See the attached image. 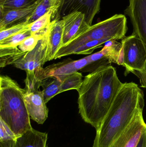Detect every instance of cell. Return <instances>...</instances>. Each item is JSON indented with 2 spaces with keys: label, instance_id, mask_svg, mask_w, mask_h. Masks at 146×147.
<instances>
[{
  "label": "cell",
  "instance_id": "11",
  "mask_svg": "<svg viewBox=\"0 0 146 147\" xmlns=\"http://www.w3.org/2000/svg\"><path fill=\"white\" fill-rule=\"evenodd\" d=\"M86 57L77 60L67 59L57 63L53 64L43 68L39 76L40 83L50 77H55L61 81L67 75L77 72L88 65Z\"/></svg>",
  "mask_w": 146,
  "mask_h": 147
},
{
  "label": "cell",
  "instance_id": "14",
  "mask_svg": "<svg viewBox=\"0 0 146 147\" xmlns=\"http://www.w3.org/2000/svg\"><path fill=\"white\" fill-rule=\"evenodd\" d=\"M42 0H39L28 7L0 12V31L24 22L30 17Z\"/></svg>",
  "mask_w": 146,
  "mask_h": 147
},
{
  "label": "cell",
  "instance_id": "16",
  "mask_svg": "<svg viewBox=\"0 0 146 147\" xmlns=\"http://www.w3.org/2000/svg\"><path fill=\"white\" fill-rule=\"evenodd\" d=\"M47 139V133L32 128L16 138L14 147H46Z\"/></svg>",
  "mask_w": 146,
  "mask_h": 147
},
{
  "label": "cell",
  "instance_id": "26",
  "mask_svg": "<svg viewBox=\"0 0 146 147\" xmlns=\"http://www.w3.org/2000/svg\"><path fill=\"white\" fill-rule=\"evenodd\" d=\"M105 42L99 40H94L87 42L75 49L72 54H88L91 53L95 49L102 47Z\"/></svg>",
  "mask_w": 146,
  "mask_h": 147
},
{
  "label": "cell",
  "instance_id": "5",
  "mask_svg": "<svg viewBox=\"0 0 146 147\" xmlns=\"http://www.w3.org/2000/svg\"><path fill=\"white\" fill-rule=\"evenodd\" d=\"M121 43L118 65L125 68V76L133 74L139 78L141 86L146 88V51L144 44L133 34L125 37Z\"/></svg>",
  "mask_w": 146,
  "mask_h": 147
},
{
  "label": "cell",
  "instance_id": "8",
  "mask_svg": "<svg viewBox=\"0 0 146 147\" xmlns=\"http://www.w3.org/2000/svg\"><path fill=\"white\" fill-rule=\"evenodd\" d=\"M103 49L96 53L86 57L88 65L81 70L83 72H93L101 66L111 65L112 63L118 64L122 49L121 43L111 40L105 44Z\"/></svg>",
  "mask_w": 146,
  "mask_h": 147
},
{
  "label": "cell",
  "instance_id": "29",
  "mask_svg": "<svg viewBox=\"0 0 146 147\" xmlns=\"http://www.w3.org/2000/svg\"><path fill=\"white\" fill-rule=\"evenodd\" d=\"M15 140L0 142V147H14Z\"/></svg>",
  "mask_w": 146,
  "mask_h": 147
},
{
  "label": "cell",
  "instance_id": "23",
  "mask_svg": "<svg viewBox=\"0 0 146 147\" xmlns=\"http://www.w3.org/2000/svg\"><path fill=\"white\" fill-rule=\"evenodd\" d=\"M51 10H49L37 20L29 24V29L32 34L38 32L49 27L51 22Z\"/></svg>",
  "mask_w": 146,
  "mask_h": 147
},
{
  "label": "cell",
  "instance_id": "3",
  "mask_svg": "<svg viewBox=\"0 0 146 147\" xmlns=\"http://www.w3.org/2000/svg\"><path fill=\"white\" fill-rule=\"evenodd\" d=\"M26 90L7 75L0 77V119L17 137L32 128L25 102Z\"/></svg>",
  "mask_w": 146,
  "mask_h": 147
},
{
  "label": "cell",
  "instance_id": "1",
  "mask_svg": "<svg viewBox=\"0 0 146 147\" xmlns=\"http://www.w3.org/2000/svg\"><path fill=\"white\" fill-rule=\"evenodd\" d=\"M123 84L111 65L101 66L86 76L78 90L83 120L98 129Z\"/></svg>",
  "mask_w": 146,
  "mask_h": 147
},
{
  "label": "cell",
  "instance_id": "4",
  "mask_svg": "<svg viewBox=\"0 0 146 147\" xmlns=\"http://www.w3.org/2000/svg\"><path fill=\"white\" fill-rule=\"evenodd\" d=\"M127 20L123 14H115L109 19L92 25L77 38L61 47L54 59L72 55L74 50L81 46L94 40L103 41L122 40L127 31Z\"/></svg>",
  "mask_w": 146,
  "mask_h": 147
},
{
  "label": "cell",
  "instance_id": "2",
  "mask_svg": "<svg viewBox=\"0 0 146 147\" xmlns=\"http://www.w3.org/2000/svg\"><path fill=\"white\" fill-rule=\"evenodd\" d=\"M143 90L134 82L123 83L109 112L97 129L93 147H110L136 112L144 109Z\"/></svg>",
  "mask_w": 146,
  "mask_h": 147
},
{
  "label": "cell",
  "instance_id": "28",
  "mask_svg": "<svg viewBox=\"0 0 146 147\" xmlns=\"http://www.w3.org/2000/svg\"><path fill=\"white\" fill-rule=\"evenodd\" d=\"M136 147H146V129L142 134Z\"/></svg>",
  "mask_w": 146,
  "mask_h": 147
},
{
  "label": "cell",
  "instance_id": "13",
  "mask_svg": "<svg viewBox=\"0 0 146 147\" xmlns=\"http://www.w3.org/2000/svg\"><path fill=\"white\" fill-rule=\"evenodd\" d=\"M62 19L64 22V32L61 47L77 38L91 26L86 22L85 15L81 12L71 13Z\"/></svg>",
  "mask_w": 146,
  "mask_h": 147
},
{
  "label": "cell",
  "instance_id": "25",
  "mask_svg": "<svg viewBox=\"0 0 146 147\" xmlns=\"http://www.w3.org/2000/svg\"><path fill=\"white\" fill-rule=\"evenodd\" d=\"M28 28H29V23L26 22L7 29L1 30L0 31V41L4 40L9 37L23 32Z\"/></svg>",
  "mask_w": 146,
  "mask_h": 147
},
{
  "label": "cell",
  "instance_id": "30",
  "mask_svg": "<svg viewBox=\"0 0 146 147\" xmlns=\"http://www.w3.org/2000/svg\"><path fill=\"white\" fill-rule=\"evenodd\" d=\"M50 1H52V2H53V3H54V4H55V2L56 0H50Z\"/></svg>",
  "mask_w": 146,
  "mask_h": 147
},
{
  "label": "cell",
  "instance_id": "9",
  "mask_svg": "<svg viewBox=\"0 0 146 147\" xmlns=\"http://www.w3.org/2000/svg\"><path fill=\"white\" fill-rule=\"evenodd\" d=\"M143 111L142 109L136 112L127 128L110 147H136L142 134L146 129Z\"/></svg>",
  "mask_w": 146,
  "mask_h": 147
},
{
  "label": "cell",
  "instance_id": "22",
  "mask_svg": "<svg viewBox=\"0 0 146 147\" xmlns=\"http://www.w3.org/2000/svg\"><path fill=\"white\" fill-rule=\"evenodd\" d=\"M39 0H5L0 4V12L31 7Z\"/></svg>",
  "mask_w": 146,
  "mask_h": 147
},
{
  "label": "cell",
  "instance_id": "17",
  "mask_svg": "<svg viewBox=\"0 0 146 147\" xmlns=\"http://www.w3.org/2000/svg\"><path fill=\"white\" fill-rule=\"evenodd\" d=\"M61 81L55 77H50L42 80L40 86L43 87V96L46 103L57 94L61 93Z\"/></svg>",
  "mask_w": 146,
  "mask_h": 147
},
{
  "label": "cell",
  "instance_id": "20",
  "mask_svg": "<svg viewBox=\"0 0 146 147\" xmlns=\"http://www.w3.org/2000/svg\"><path fill=\"white\" fill-rule=\"evenodd\" d=\"M49 27L39 32L32 34L31 36L27 38L18 46L19 49L24 52L32 51L37 45L38 41L48 33Z\"/></svg>",
  "mask_w": 146,
  "mask_h": 147
},
{
  "label": "cell",
  "instance_id": "7",
  "mask_svg": "<svg viewBox=\"0 0 146 147\" xmlns=\"http://www.w3.org/2000/svg\"><path fill=\"white\" fill-rule=\"evenodd\" d=\"M101 0H56L51 9V21L62 20L75 12L85 15L87 23L91 26L93 21L100 8Z\"/></svg>",
  "mask_w": 146,
  "mask_h": 147
},
{
  "label": "cell",
  "instance_id": "12",
  "mask_svg": "<svg viewBox=\"0 0 146 147\" xmlns=\"http://www.w3.org/2000/svg\"><path fill=\"white\" fill-rule=\"evenodd\" d=\"M25 90L24 98L30 118L38 124H43L48 118L49 109L42 91L38 89Z\"/></svg>",
  "mask_w": 146,
  "mask_h": 147
},
{
  "label": "cell",
  "instance_id": "27",
  "mask_svg": "<svg viewBox=\"0 0 146 147\" xmlns=\"http://www.w3.org/2000/svg\"><path fill=\"white\" fill-rule=\"evenodd\" d=\"M0 123V142L16 140L17 136L9 126L1 119Z\"/></svg>",
  "mask_w": 146,
  "mask_h": 147
},
{
  "label": "cell",
  "instance_id": "10",
  "mask_svg": "<svg viewBox=\"0 0 146 147\" xmlns=\"http://www.w3.org/2000/svg\"><path fill=\"white\" fill-rule=\"evenodd\" d=\"M129 3L124 13L130 18L133 34L141 40L146 51V0H129Z\"/></svg>",
  "mask_w": 146,
  "mask_h": 147
},
{
  "label": "cell",
  "instance_id": "6",
  "mask_svg": "<svg viewBox=\"0 0 146 147\" xmlns=\"http://www.w3.org/2000/svg\"><path fill=\"white\" fill-rule=\"evenodd\" d=\"M48 33L49 32L38 41L32 51L26 52L13 65L16 68L25 71L26 90L39 89L40 86L39 76L43 69V66L46 62Z\"/></svg>",
  "mask_w": 146,
  "mask_h": 147
},
{
  "label": "cell",
  "instance_id": "18",
  "mask_svg": "<svg viewBox=\"0 0 146 147\" xmlns=\"http://www.w3.org/2000/svg\"><path fill=\"white\" fill-rule=\"evenodd\" d=\"M26 53L17 47H0V67L3 68L9 65H13Z\"/></svg>",
  "mask_w": 146,
  "mask_h": 147
},
{
  "label": "cell",
  "instance_id": "24",
  "mask_svg": "<svg viewBox=\"0 0 146 147\" xmlns=\"http://www.w3.org/2000/svg\"><path fill=\"white\" fill-rule=\"evenodd\" d=\"M54 5V3L50 0H42L30 17L28 23L30 24L37 20L49 10H51Z\"/></svg>",
  "mask_w": 146,
  "mask_h": 147
},
{
  "label": "cell",
  "instance_id": "15",
  "mask_svg": "<svg viewBox=\"0 0 146 147\" xmlns=\"http://www.w3.org/2000/svg\"><path fill=\"white\" fill-rule=\"evenodd\" d=\"M63 32L64 22L62 19L51 22L48 33L46 62L54 59L56 54L61 47Z\"/></svg>",
  "mask_w": 146,
  "mask_h": 147
},
{
  "label": "cell",
  "instance_id": "21",
  "mask_svg": "<svg viewBox=\"0 0 146 147\" xmlns=\"http://www.w3.org/2000/svg\"><path fill=\"white\" fill-rule=\"evenodd\" d=\"M32 35L29 28L0 41V47H17Z\"/></svg>",
  "mask_w": 146,
  "mask_h": 147
},
{
  "label": "cell",
  "instance_id": "19",
  "mask_svg": "<svg viewBox=\"0 0 146 147\" xmlns=\"http://www.w3.org/2000/svg\"><path fill=\"white\" fill-rule=\"evenodd\" d=\"M82 77V74L78 71L65 76L61 81V93L71 90L78 91L83 82Z\"/></svg>",
  "mask_w": 146,
  "mask_h": 147
}]
</instances>
